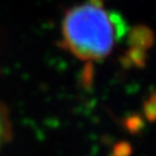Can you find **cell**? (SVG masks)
<instances>
[{"instance_id":"obj_2","label":"cell","mask_w":156,"mask_h":156,"mask_svg":"<svg viewBox=\"0 0 156 156\" xmlns=\"http://www.w3.org/2000/svg\"><path fill=\"white\" fill-rule=\"evenodd\" d=\"M155 41V36L148 27L138 26L134 27L128 34V44L131 48H138L141 50L151 49Z\"/></svg>"},{"instance_id":"obj_7","label":"cell","mask_w":156,"mask_h":156,"mask_svg":"<svg viewBox=\"0 0 156 156\" xmlns=\"http://www.w3.org/2000/svg\"><path fill=\"white\" fill-rule=\"evenodd\" d=\"M94 66L91 62H87L83 66L82 71H81V76H80V81H81V86L84 89H90L93 86V81H94Z\"/></svg>"},{"instance_id":"obj_4","label":"cell","mask_w":156,"mask_h":156,"mask_svg":"<svg viewBox=\"0 0 156 156\" xmlns=\"http://www.w3.org/2000/svg\"><path fill=\"white\" fill-rule=\"evenodd\" d=\"M109 15H110L112 24H113L115 30H116V39L122 41L123 37H125L127 34V24L123 19V16L117 12H110Z\"/></svg>"},{"instance_id":"obj_9","label":"cell","mask_w":156,"mask_h":156,"mask_svg":"<svg viewBox=\"0 0 156 156\" xmlns=\"http://www.w3.org/2000/svg\"><path fill=\"white\" fill-rule=\"evenodd\" d=\"M132 153V148L127 142H119L115 146L112 156H129Z\"/></svg>"},{"instance_id":"obj_6","label":"cell","mask_w":156,"mask_h":156,"mask_svg":"<svg viewBox=\"0 0 156 156\" xmlns=\"http://www.w3.org/2000/svg\"><path fill=\"white\" fill-rule=\"evenodd\" d=\"M127 58L129 59L132 65L139 67V68L145 67L146 60H147L146 52L141 49H138V48H131L127 53Z\"/></svg>"},{"instance_id":"obj_3","label":"cell","mask_w":156,"mask_h":156,"mask_svg":"<svg viewBox=\"0 0 156 156\" xmlns=\"http://www.w3.org/2000/svg\"><path fill=\"white\" fill-rule=\"evenodd\" d=\"M12 123L6 106L0 102V149L11 140Z\"/></svg>"},{"instance_id":"obj_1","label":"cell","mask_w":156,"mask_h":156,"mask_svg":"<svg viewBox=\"0 0 156 156\" xmlns=\"http://www.w3.org/2000/svg\"><path fill=\"white\" fill-rule=\"evenodd\" d=\"M62 48L82 60H101L113 48L116 30L109 13L90 4L74 7L62 23Z\"/></svg>"},{"instance_id":"obj_10","label":"cell","mask_w":156,"mask_h":156,"mask_svg":"<svg viewBox=\"0 0 156 156\" xmlns=\"http://www.w3.org/2000/svg\"><path fill=\"white\" fill-rule=\"evenodd\" d=\"M90 5L93 6H96V7H103V0H90L89 1Z\"/></svg>"},{"instance_id":"obj_5","label":"cell","mask_w":156,"mask_h":156,"mask_svg":"<svg viewBox=\"0 0 156 156\" xmlns=\"http://www.w3.org/2000/svg\"><path fill=\"white\" fill-rule=\"evenodd\" d=\"M124 126L127 129L129 133L136 134L140 133L144 127H145V122L144 119L140 117L139 115H132L128 116L125 120H124Z\"/></svg>"},{"instance_id":"obj_8","label":"cell","mask_w":156,"mask_h":156,"mask_svg":"<svg viewBox=\"0 0 156 156\" xmlns=\"http://www.w3.org/2000/svg\"><path fill=\"white\" fill-rule=\"evenodd\" d=\"M144 112L149 122H156V93L153 94L144 103Z\"/></svg>"}]
</instances>
